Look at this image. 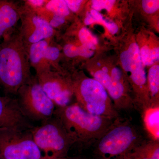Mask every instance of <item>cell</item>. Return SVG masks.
<instances>
[{
  "label": "cell",
  "mask_w": 159,
  "mask_h": 159,
  "mask_svg": "<svg viewBox=\"0 0 159 159\" xmlns=\"http://www.w3.org/2000/svg\"><path fill=\"white\" fill-rule=\"evenodd\" d=\"M140 56L144 66L152 65L154 63L152 58L151 50L147 46H144L140 50Z\"/></svg>",
  "instance_id": "obj_22"
},
{
  "label": "cell",
  "mask_w": 159,
  "mask_h": 159,
  "mask_svg": "<svg viewBox=\"0 0 159 159\" xmlns=\"http://www.w3.org/2000/svg\"><path fill=\"white\" fill-rule=\"evenodd\" d=\"M79 38L83 46H85L93 51L96 49L98 40L87 28H83L80 29L79 33Z\"/></svg>",
  "instance_id": "obj_18"
},
{
  "label": "cell",
  "mask_w": 159,
  "mask_h": 159,
  "mask_svg": "<svg viewBox=\"0 0 159 159\" xmlns=\"http://www.w3.org/2000/svg\"><path fill=\"white\" fill-rule=\"evenodd\" d=\"M65 54L68 57H74L79 55L78 47L72 44H67L64 48Z\"/></svg>",
  "instance_id": "obj_23"
},
{
  "label": "cell",
  "mask_w": 159,
  "mask_h": 159,
  "mask_svg": "<svg viewBox=\"0 0 159 159\" xmlns=\"http://www.w3.org/2000/svg\"><path fill=\"white\" fill-rule=\"evenodd\" d=\"M90 14L94 19L95 20V21L97 22L102 23L104 18L102 16L101 13H99V11H96V10L92 9L90 11Z\"/></svg>",
  "instance_id": "obj_29"
},
{
  "label": "cell",
  "mask_w": 159,
  "mask_h": 159,
  "mask_svg": "<svg viewBox=\"0 0 159 159\" xmlns=\"http://www.w3.org/2000/svg\"><path fill=\"white\" fill-rule=\"evenodd\" d=\"M19 17L13 3L0 0V42L9 35V31L17 22Z\"/></svg>",
  "instance_id": "obj_13"
},
{
  "label": "cell",
  "mask_w": 159,
  "mask_h": 159,
  "mask_svg": "<svg viewBox=\"0 0 159 159\" xmlns=\"http://www.w3.org/2000/svg\"><path fill=\"white\" fill-rule=\"evenodd\" d=\"M37 80L56 107H63L70 104L74 94L73 82L51 75H40Z\"/></svg>",
  "instance_id": "obj_10"
},
{
  "label": "cell",
  "mask_w": 159,
  "mask_h": 159,
  "mask_svg": "<svg viewBox=\"0 0 159 159\" xmlns=\"http://www.w3.org/2000/svg\"><path fill=\"white\" fill-rule=\"evenodd\" d=\"M102 23L112 34H116L118 32L119 29L118 26L115 23L104 19Z\"/></svg>",
  "instance_id": "obj_26"
},
{
  "label": "cell",
  "mask_w": 159,
  "mask_h": 159,
  "mask_svg": "<svg viewBox=\"0 0 159 159\" xmlns=\"http://www.w3.org/2000/svg\"><path fill=\"white\" fill-rule=\"evenodd\" d=\"M152 58L154 62L157 61L159 57V50L158 48H154L151 50Z\"/></svg>",
  "instance_id": "obj_30"
},
{
  "label": "cell",
  "mask_w": 159,
  "mask_h": 159,
  "mask_svg": "<svg viewBox=\"0 0 159 159\" xmlns=\"http://www.w3.org/2000/svg\"><path fill=\"white\" fill-rule=\"evenodd\" d=\"M96 22L95 20L94 19L93 16H91L90 13H87L86 17L84 20V23L86 25H92L93 23Z\"/></svg>",
  "instance_id": "obj_31"
},
{
  "label": "cell",
  "mask_w": 159,
  "mask_h": 159,
  "mask_svg": "<svg viewBox=\"0 0 159 159\" xmlns=\"http://www.w3.org/2000/svg\"><path fill=\"white\" fill-rule=\"evenodd\" d=\"M79 50V55L85 57H92L94 54V51L93 50L87 47L84 46H81L78 47Z\"/></svg>",
  "instance_id": "obj_28"
},
{
  "label": "cell",
  "mask_w": 159,
  "mask_h": 159,
  "mask_svg": "<svg viewBox=\"0 0 159 159\" xmlns=\"http://www.w3.org/2000/svg\"><path fill=\"white\" fill-rule=\"evenodd\" d=\"M65 18L64 16H61L59 15L54 14L53 17L49 23L52 28L58 27L65 22Z\"/></svg>",
  "instance_id": "obj_24"
},
{
  "label": "cell",
  "mask_w": 159,
  "mask_h": 159,
  "mask_svg": "<svg viewBox=\"0 0 159 159\" xmlns=\"http://www.w3.org/2000/svg\"><path fill=\"white\" fill-rule=\"evenodd\" d=\"M78 105L89 113L116 119L120 116L104 88L96 80L86 78L73 83Z\"/></svg>",
  "instance_id": "obj_5"
},
{
  "label": "cell",
  "mask_w": 159,
  "mask_h": 159,
  "mask_svg": "<svg viewBox=\"0 0 159 159\" xmlns=\"http://www.w3.org/2000/svg\"><path fill=\"white\" fill-rule=\"evenodd\" d=\"M115 3V1L112 0H94L92 1V7L93 9L98 11L102 9L110 11Z\"/></svg>",
  "instance_id": "obj_20"
},
{
  "label": "cell",
  "mask_w": 159,
  "mask_h": 159,
  "mask_svg": "<svg viewBox=\"0 0 159 159\" xmlns=\"http://www.w3.org/2000/svg\"><path fill=\"white\" fill-rule=\"evenodd\" d=\"M124 157L126 159H159V142L143 140Z\"/></svg>",
  "instance_id": "obj_15"
},
{
  "label": "cell",
  "mask_w": 159,
  "mask_h": 159,
  "mask_svg": "<svg viewBox=\"0 0 159 159\" xmlns=\"http://www.w3.org/2000/svg\"><path fill=\"white\" fill-rule=\"evenodd\" d=\"M65 1L69 9L74 12L77 11L79 9L82 2L80 0H66Z\"/></svg>",
  "instance_id": "obj_25"
},
{
  "label": "cell",
  "mask_w": 159,
  "mask_h": 159,
  "mask_svg": "<svg viewBox=\"0 0 159 159\" xmlns=\"http://www.w3.org/2000/svg\"><path fill=\"white\" fill-rule=\"evenodd\" d=\"M120 60L124 70L130 73L131 82L137 95L135 106H137L136 109L140 111L150 104V100L146 73L137 43L131 44L121 54Z\"/></svg>",
  "instance_id": "obj_8"
},
{
  "label": "cell",
  "mask_w": 159,
  "mask_h": 159,
  "mask_svg": "<svg viewBox=\"0 0 159 159\" xmlns=\"http://www.w3.org/2000/svg\"><path fill=\"white\" fill-rule=\"evenodd\" d=\"M48 10L54 12V14L64 16L68 15L70 10L65 1L63 0H52L46 5Z\"/></svg>",
  "instance_id": "obj_17"
},
{
  "label": "cell",
  "mask_w": 159,
  "mask_h": 159,
  "mask_svg": "<svg viewBox=\"0 0 159 159\" xmlns=\"http://www.w3.org/2000/svg\"><path fill=\"white\" fill-rule=\"evenodd\" d=\"M34 142L43 159H66L74 145L58 119L53 118L41 122L31 129Z\"/></svg>",
  "instance_id": "obj_4"
},
{
  "label": "cell",
  "mask_w": 159,
  "mask_h": 159,
  "mask_svg": "<svg viewBox=\"0 0 159 159\" xmlns=\"http://www.w3.org/2000/svg\"><path fill=\"white\" fill-rule=\"evenodd\" d=\"M54 117L59 120L74 145L83 148L93 145L115 119L89 113L77 103L56 107Z\"/></svg>",
  "instance_id": "obj_1"
},
{
  "label": "cell",
  "mask_w": 159,
  "mask_h": 159,
  "mask_svg": "<svg viewBox=\"0 0 159 159\" xmlns=\"http://www.w3.org/2000/svg\"><path fill=\"white\" fill-rule=\"evenodd\" d=\"M142 6L143 10L148 14L153 13L158 10L159 1L157 0H144L142 1Z\"/></svg>",
  "instance_id": "obj_21"
},
{
  "label": "cell",
  "mask_w": 159,
  "mask_h": 159,
  "mask_svg": "<svg viewBox=\"0 0 159 159\" xmlns=\"http://www.w3.org/2000/svg\"><path fill=\"white\" fill-rule=\"evenodd\" d=\"M118 159H126L125 158V157H123L120 158Z\"/></svg>",
  "instance_id": "obj_34"
},
{
  "label": "cell",
  "mask_w": 159,
  "mask_h": 159,
  "mask_svg": "<svg viewBox=\"0 0 159 159\" xmlns=\"http://www.w3.org/2000/svg\"><path fill=\"white\" fill-rule=\"evenodd\" d=\"M34 126L21 110L16 99L0 96V130H31Z\"/></svg>",
  "instance_id": "obj_9"
},
{
  "label": "cell",
  "mask_w": 159,
  "mask_h": 159,
  "mask_svg": "<svg viewBox=\"0 0 159 159\" xmlns=\"http://www.w3.org/2000/svg\"><path fill=\"white\" fill-rule=\"evenodd\" d=\"M94 79L99 83L107 91L111 83L110 76L102 70L97 71L94 74Z\"/></svg>",
  "instance_id": "obj_19"
},
{
  "label": "cell",
  "mask_w": 159,
  "mask_h": 159,
  "mask_svg": "<svg viewBox=\"0 0 159 159\" xmlns=\"http://www.w3.org/2000/svg\"><path fill=\"white\" fill-rule=\"evenodd\" d=\"M148 87L150 102H159V66H152L148 71Z\"/></svg>",
  "instance_id": "obj_16"
},
{
  "label": "cell",
  "mask_w": 159,
  "mask_h": 159,
  "mask_svg": "<svg viewBox=\"0 0 159 159\" xmlns=\"http://www.w3.org/2000/svg\"><path fill=\"white\" fill-rule=\"evenodd\" d=\"M59 49L49 46L47 41H41L32 44L29 50V58L32 63L37 64L43 58L54 61L59 57Z\"/></svg>",
  "instance_id": "obj_14"
},
{
  "label": "cell",
  "mask_w": 159,
  "mask_h": 159,
  "mask_svg": "<svg viewBox=\"0 0 159 159\" xmlns=\"http://www.w3.org/2000/svg\"><path fill=\"white\" fill-rule=\"evenodd\" d=\"M0 159L43 158L31 130H1Z\"/></svg>",
  "instance_id": "obj_7"
},
{
  "label": "cell",
  "mask_w": 159,
  "mask_h": 159,
  "mask_svg": "<svg viewBox=\"0 0 159 159\" xmlns=\"http://www.w3.org/2000/svg\"><path fill=\"white\" fill-rule=\"evenodd\" d=\"M110 76L111 80L112 81H121L123 80L122 71L118 68H115L113 69Z\"/></svg>",
  "instance_id": "obj_27"
},
{
  "label": "cell",
  "mask_w": 159,
  "mask_h": 159,
  "mask_svg": "<svg viewBox=\"0 0 159 159\" xmlns=\"http://www.w3.org/2000/svg\"><path fill=\"white\" fill-rule=\"evenodd\" d=\"M66 159H86L84 158L81 157H74L69 158L68 157Z\"/></svg>",
  "instance_id": "obj_33"
},
{
  "label": "cell",
  "mask_w": 159,
  "mask_h": 159,
  "mask_svg": "<svg viewBox=\"0 0 159 159\" xmlns=\"http://www.w3.org/2000/svg\"><path fill=\"white\" fill-rule=\"evenodd\" d=\"M29 2L31 5L35 6H43L44 3V1L43 0H30Z\"/></svg>",
  "instance_id": "obj_32"
},
{
  "label": "cell",
  "mask_w": 159,
  "mask_h": 159,
  "mask_svg": "<svg viewBox=\"0 0 159 159\" xmlns=\"http://www.w3.org/2000/svg\"><path fill=\"white\" fill-rule=\"evenodd\" d=\"M140 112L143 129L148 140L159 142V102H150Z\"/></svg>",
  "instance_id": "obj_11"
},
{
  "label": "cell",
  "mask_w": 159,
  "mask_h": 159,
  "mask_svg": "<svg viewBox=\"0 0 159 159\" xmlns=\"http://www.w3.org/2000/svg\"><path fill=\"white\" fill-rule=\"evenodd\" d=\"M21 110L32 122H42L53 118L56 106L46 93L37 80L31 78L17 92Z\"/></svg>",
  "instance_id": "obj_6"
},
{
  "label": "cell",
  "mask_w": 159,
  "mask_h": 159,
  "mask_svg": "<svg viewBox=\"0 0 159 159\" xmlns=\"http://www.w3.org/2000/svg\"><path fill=\"white\" fill-rule=\"evenodd\" d=\"M144 140L130 120L118 117L93 145L94 157L95 159L123 157Z\"/></svg>",
  "instance_id": "obj_2"
},
{
  "label": "cell",
  "mask_w": 159,
  "mask_h": 159,
  "mask_svg": "<svg viewBox=\"0 0 159 159\" xmlns=\"http://www.w3.org/2000/svg\"><path fill=\"white\" fill-rule=\"evenodd\" d=\"M7 36L0 42V84L8 94L16 95L31 79L22 45Z\"/></svg>",
  "instance_id": "obj_3"
},
{
  "label": "cell",
  "mask_w": 159,
  "mask_h": 159,
  "mask_svg": "<svg viewBox=\"0 0 159 159\" xmlns=\"http://www.w3.org/2000/svg\"><path fill=\"white\" fill-rule=\"evenodd\" d=\"M53 28L43 18L33 15L29 20V30L25 31L26 40L30 44L34 43L51 37Z\"/></svg>",
  "instance_id": "obj_12"
}]
</instances>
